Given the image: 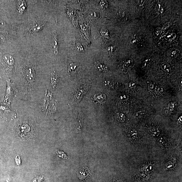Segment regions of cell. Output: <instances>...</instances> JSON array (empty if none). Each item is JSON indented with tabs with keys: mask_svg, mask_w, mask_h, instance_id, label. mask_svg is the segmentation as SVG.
<instances>
[{
	"mask_svg": "<svg viewBox=\"0 0 182 182\" xmlns=\"http://www.w3.org/2000/svg\"><path fill=\"white\" fill-rule=\"evenodd\" d=\"M7 82L5 100L7 102H11L17 94V90L14 85L11 83L10 79H6Z\"/></svg>",
	"mask_w": 182,
	"mask_h": 182,
	"instance_id": "1",
	"label": "cell"
},
{
	"mask_svg": "<svg viewBox=\"0 0 182 182\" xmlns=\"http://www.w3.org/2000/svg\"><path fill=\"white\" fill-rule=\"evenodd\" d=\"M129 87L130 88H132L135 87L136 86V83L134 82H130L129 84Z\"/></svg>",
	"mask_w": 182,
	"mask_h": 182,
	"instance_id": "25",
	"label": "cell"
},
{
	"mask_svg": "<svg viewBox=\"0 0 182 182\" xmlns=\"http://www.w3.org/2000/svg\"><path fill=\"white\" fill-rule=\"evenodd\" d=\"M44 24L42 25L40 24H36V25H34L32 28H31L30 31L31 32H36V31H39L44 26Z\"/></svg>",
	"mask_w": 182,
	"mask_h": 182,
	"instance_id": "12",
	"label": "cell"
},
{
	"mask_svg": "<svg viewBox=\"0 0 182 182\" xmlns=\"http://www.w3.org/2000/svg\"><path fill=\"white\" fill-rule=\"evenodd\" d=\"M24 75L27 86L30 88L34 81L35 74L34 70L32 67H27L25 70Z\"/></svg>",
	"mask_w": 182,
	"mask_h": 182,
	"instance_id": "2",
	"label": "cell"
},
{
	"mask_svg": "<svg viewBox=\"0 0 182 182\" xmlns=\"http://www.w3.org/2000/svg\"><path fill=\"white\" fill-rule=\"evenodd\" d=\"M174 107V104H173V103H171L168 106V110L170 111V112H172V111L173 110Z\"/></svg>",
	"mask_w": 182,
	"mask_h": 182,
	"instance_id": "18",
	"label": "cell"
},
{
	"mask_svg": "<svg viewBox=\"0 0 182 182\" xmlns=\"http://www.w3.org/2000/svg\"><path fill=\"white\" fill-rule=\"evenodd\" d=\"M151 132L153 136L157 137L160 135V131L158 128H154L152 129Z\"/></svg>",
	"mask_w": 182,
	"mask_h": 182,
	"instance_id": "16",
	"label": "cell"
},
{
	"mask_svg": "<svg viewBox=\"0 0 182 182\" xmlns=\"http://www.w3.org/2000/svg\"><path fill=\"white\" fill-rule=\"evenodd\" d=\"M94 65L99 71L101 72H106L108 71V68L107 66L104 64L101 63L99 61L96 62L94 63Z\"/></svg>",
	"mask_w": 182,
	"mask_h": 182,
	"instance_id": "6",
	"label": "cell"
},
{
	"mask_svg": "<svg viewBox=\"0 0 182 182\" xmlns=\"http://www.w3.org/2000/svg\"><path fill=\"white\" fill-rule=\"evenodd\" d=\"M151 59L150 57H147L145 59L142 63V66L143 68H146L148 67L149 64L151 62Z\"/></svg>",
	"mask_w": 182,
	"mask_h": 182,
	"instance_id": "13",
	"label": "cell"
},
{
	"mask_svg": "<svg viewBox=\"0 0 182 182\" xmlns=\"http://www.w3.org/2000/svg\"><path fill=\"white\" fill-rule=\"evenodd\" d=\"M79 67L77 64L71 63L69 65L68 67V72L72 75H75L77 72Z\"/></svg>",
	"mask_w": 182,
	"mask_h": 182,
	"instance_id": "5",
	"label": "cell"
},
{
	"mask_svg": "<svg viewBox=\"0 0 182 182\" xmlns=\"http://www.w3.org/2000/svg\"><path fill=\"white\" fill-rule=\"evenodd\" d=\"M117 118L121 122H124L125 120V116L123 113H117L116 115Z\"/></svg>",
	"mask_w": 182,
	"mask_h": 182,
	"instance_id": "15",
	"label": "cell"
},
{
	"mask_svg": "<svg viewBox=\"0 0 182 182\" xmlns=\"http://www.w3.org/2000/svg\"><path fill=\"white\" fill-rule=\"evenodd\" d=\"M152 166L151 165H147L145 167V170L146 172L150 171L152 169Z\"/></svg>",
	"mask_w": 182,
	"mask_h": 182,
	"instance_id": "19",
	"label": "cell"
},
{
	"mask_svg": "<svg viewBox=\"0 0 182 182\" xmlns=\"http://www.w3.org/2000/svg\"><path fill=\"white\" fill-rule=\"evenodd\" d=\"M26 8V5L25 4V2L24 1L19 2L18 10L20 13H23V11L25 10Z\"/></svg>",
	"mask_w": 182,
	"mask_h": 182,
	"instance_id": "10",
	"label": "cell"
},
{
	"mask_svg": "<svg viewBox=\"0 0 182 182\" xmlns=\"http://www.w3.org/2000/svg\"><path fill=\"white\" fill-rule=\"evenodd\" d=\"M166 139L165 138L161 137L158 140V142L162 144H163L166 142Z\"/></svg>",
	"mask_w": 182,
	"mask_h": 182,
	"instance_id": "23",
	"label": "cell"
},
{
	"mask_svg": "<svg viewBox=\"0 0 182 182\" xmlns=\"http://www.w3.org/2000/svg\"><path fill=\"white\" fill-rule=\"evenodd\" d=\"M129 134L130 137L133 139H136L138 137V131L134 129H130L129 130Z\"/></svg>",
	"mask_w": 182,
	"mask_h": 182,
	"instance_id": "11",
	"label": "cell"
},
{
	"mask_svg": "<svg viewBox=\"0 0 182 182\" xmlns=\"http://www.w3.org/2000/svg\"><path fill=\"white\" fill-rule=\"evenodd\" d=\"M43 180V177L42 176H40L35 178L32 180V182H41Z\"/></svg>",
	"mask_w": 182,
	"mask_h": 182,
	"instance_id": "17",
	"label": "cell"
},
{
	"mask_svg": "<svg viewBox=\"0 0 182 182\" xmlns=\"http://www.w3.org/2000/svg\"><path fill=\"white\" fill-rule=\"evenodd\" d=\"M105 84L107 85L106 86L108 87H111L112 86V82L109 80H107L105 81Z\"/></svg>",
	"mask_w": 182,
	"mask_h": 182,
	"instance_id": "20",
	"label": "cell"
},
{
	"mask_svg": "<svg viewBox=\"0 0 182 182\" xmlns=\"http://www.w3.org/2000/svg\"><path fill=\"white\" fill-rule=\"evenodd\" d=\"M160 66L162 69L166 72H170L171 70V67L169 64L166 61L163 62L161 64Z\"/></svg>",
	"mask_w": 182,
	"mask_h": 182,
	"instance_id": "9",
	"label": "cell"
},
{
	"mask_svg": "<svg viewBox=\"0 0 182 182\" xmlns=\"http://www.w3.org/2000/svg\"><path fill=\"white\" fill-rule=\"evenodd\" d=\"M0 111L3 113H12L13 111L8 106L2 104L0 105Z\"/></svg>",
	"mask_w": 182,
	"mask_h": 182,
	"instance_id": "7",
	"label": "cell"
},
{
	"mask_svg": "<svg viewBox=\"0 0 182 182\" xmlns=\"http://www.w3.org/2000/svg\"><path fill=\"white\" fill-rule=\"evenodd\" d=\"M3 60L7 64L8 66H12L14 64V60H13V57L10 55H6L4 56V58H3Z\"/></svg>",
	"mask_w": 182,
	"mask_h": 182,
	"instance_id": "8",
	"label": "cell"
},
{
	"mask_svg": "<svg viewBox=\"0 0 182 182\" xmlns=\"http://www.w3.org/2000/svg\"><path fill=\"white\" fill-rule=\"evenodd\" d=\"M115 47H109L108 48H107L108 51L109 52L111 53L114 52V50H115Z\"/></svg>",
	"mask_w": 182,
	"mask_h": 182,
	"instance_id": "26",
	"label": "cell"
},
{
	"mask_svg": "<svg viewBox=\"0 0 182 182\" xmlns=\"http://www.w3.org/2000/svg\"><path fill=\"white\" fill-rule=\"evenodd\" d=\"M141 176L143 178H144L145 179H148V175L147 173H142L141 175Z\"/></svg>",
	"mask_w": 182,
	"mask_h": 182,
	"instance_id": "27",
	"label": "cell"
},
{
	"mask_svg": "<svg viewBox=\"0 0 182 182\" xmlns=\"http://www.w3.org/2000/svg\"><path fill=\"white\" fill-rule=\"evenodd\" d=\"M57 153L58 157L64 159H68V158L67 155L65 154L63 151L60 150H57Z\"/></svg>",
	"mask_w": 182,
	"mask_h": 182,
	"instance_id": "14",
	"label": "cell"
},
{
	"mask_svg": "<svg viewBox=\"0 0 182 182\" xmlns=\"http://www.w3.org/2000/svg\"><path fill=\"white\" fill-rule=\"evenodd\" d=\"M58 37L56 32H54L51 41V46L55 54H57L58 53Z\"/></svg>",
	"mask_w": 182,
	"mask_h": 182,
	"instance_id": "4",
	"label": "cell"
},
{
	"mask_svg": "<svg viewBox=\"0 0 182 182\" xmlns=\"http://www.w3.org/2000/svg\"><path fill=\"white\" fill-rule=\"evenodd\" d=\"M178 51L176 50H173L171 52L170 55L171 57H173V56H175L178 53Z\"/></svg>",
	"mask_w": 182,
	"mask_h": 182,
	"instance_id": "22",
	"label": "cell"
},
{
	"mask_svg": "<svg viewBox=\"0 0 182 182\" xmlns=\"http://www.w3.org/2000/svg\"><path fill=\"white\" fill-rule=\"evenodd\" d=\"M16 162L17 165H21V161L19 156H17L15 158Z\"/></svg>",
	"mask_w": 182,
	"mask_h": 182,
	"instance_id": "21",
	"label": "cell"
},
{
	"mask_svg": "<svg viewBox=\"0 0 182 182\" xmlns=\"http://www.w3.org/2000/svg\"><path fill=\"white\" fill-rule=\"evenodd\" d=\"M78 177L81 180H84L89 178L91 175L90 171L87 167L79 168L77 171Z\"/></svg>",
	"mask_w": 182,
	"mask_h": 182,
	"instance_id": "3",
	"label": "cell"
},
{
	"mask_svg": "<svg viewBox=\"0 0 182 182\" xmlns=\"http://www.w3.org/2000/svg\"><path fill=\"white\" fill-rule=\"evenodd\" d=\"M156 89L157 92L158 93H162L163 92V90L162 88L160 87V86H157V88H156Z\"/></svg>",
	"mask_w": 182,
	"mask_h": 182,
	"instance_id": "24",
	"label": "cell"
}]
</instances>
